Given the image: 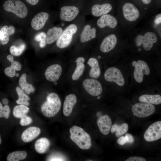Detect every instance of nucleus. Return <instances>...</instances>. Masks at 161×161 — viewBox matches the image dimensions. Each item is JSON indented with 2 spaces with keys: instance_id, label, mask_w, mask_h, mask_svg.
<instances>
[{
  "instance_id": "obj_26",
  "label": "nucleus",
  "mask_w": 161,
  "mask_h": 161,
  "mask_svg": "<svg viewBox=\"0 0 161 161\" xmlns=\"http://www.w3.org/2000/svg\"><path fill=\"white\" fill-rule=\"evenodd\" d=\"M139 100L141 102L152 104L159 105L161 103V96L159 95H144L140 96Z\"/></svg>"
},
{
  "instance_id": "obj_15",
  "label": "nucleus",
  "mask_w": 161,
  "mask_h": 161,
  "mask_svg": "<svg viewBox=\"0 0 161 161\" xmlns=\"http://www.w3.org/2000/svg\"><path fill=\"white\" fill-rule=\"evenodd\" d=\"M117 41V38L115 34L108 35L102 41L100 47V50L104 53L110 51L115 47Z\"/></svg>"
},
{
  "instance_id": "obj_28",
  "label": "nucleus",
  "mask_w": 161,
  "mask_h": 161,
  "mask_svg": "<svg viewBox=\"0 0 161 161\" xmlns=\"http://www.w3.org/2000/svg\"><path fill=\"white\" fill-rule=\"evenodd\" d=\"M1 31L2 32L3 38L1 40V44L2 45H5L7 44L9 40V36L13 35L15 32V29L12 26L8 27L5 25L1 29Z\"/></svg>"
},
{
  "instance_id": "obj_14",
  "label": "nucleus",
  "mask_w": 161,
  "mask_h": 161,
  "mask_svg": "<svg viewBox=\"0 0 161 161\" xmlns=\"http://www.w3.org/2000/svg\"><path fill=\"white\" fill-rule=\"evenodd\" d=\"M97 124L103 134L107 135L109 134L112 127V121L109 116L105 115L100 117L97 120Z\"/></svg>"
},
{
  "instance_id": "obj_34",
  "label": "nucleus",
  "mask_w": 161,
  "mask_h": 161,
  "mask_svg": "<svg viewBox=\"0 0 161 161\" xmlns=\"http://www.w3.org/2000/svg\"><path fill=\"white\" fill-rule=\"evenodd\" d=\"M10 112V109L9 106L6 105L3 107L1 103L0 102V118H8Z\"/></svg>"
},
{
  "instance_id": "obj_1",
  "label": "nucleus",
  "mask_w": 161,
  "mask_h": 161,
  "mask_svg": "<svg viewBox=\"0 0 161 161\" xmlns=\"http://www.w3.org/2000/svg\"><path fill=\"white\" fill-rule=\"evenodd\" d=\"M71 140L80 149L88 150L91 146L90 135L80 127L74 126L69 130Z\"/></svg>"
},
{
  "instance_id": "obj_6",
  "label": "nucleus",
  "mask_w": 161,
  "mask_h": 161,
  "mask_svg": "<svg viewBox=\"0 0 161 161\" xmlns=\"http://www.w3.org/2000/svg\"><path fill=\"white\" fill-rule=\"evenodd\" d=\"M132 64L135 66L134 77L135 80L139 83L142 82L144 75H148L150 73V70L147 64L144 61L139 60L137 62L133 61Z\"/></svg>"
},
{
  "instance_id": "obj_51",
  "label": "nucleus",
  "mask_w": 161,
  "mask_h": 161,
  "mask_svg": "<svg viewBox=\"0 0 161 161\" xmlns=\"http://www.w3.org/2000/svg\"><path fill=\"white\" fill-rule=\"evenodd\" d=\"M1 136L0 135V145L1 144Z\"/></svg>"
},
{
  "instance_id": "obj_40",
  "label": "nucleus",
  "mask_w": 161,
  "mask_h": 161,
  "mask_svg": "<svg viewBox=\"0 0 161 161\" xmlns=\"http://www.w3.org/2000/svg\"><path fill=\"white\" fill-rule=\"evenodd\" d=\"M126 161H146V160L144 158L137 156L130 157L127 159Z\"/></svg>"
},
{
  "instance_id": "obj_47",
  "label": "nucleus",
  "mask_w": 161,
  "mask_h": 161,
  "mask_svg": "<svg viewBox=\"0 0 161 161\" xmlns=\"http://www.w3.org/2000/svg\"><path fill=\"white\" fill-rule=\"evenodd\" d=\"M2 103H3L6 105H7L9 103L8 100L6 98H4L2 100Z\"/></svg>"
},
{
  "instance_id": "obj_33",
  "label": "nucleus",
  "mask_w": 161,
  "mask_h": 161,
  "mask_svg": "<svg viewBox=\"0 0 161 161\" xmlns=\"http://www.w3.org/2000/svg\"><path fill=\"white\" fill-rule=\"evenodd\" d=\"M47 34L44 32H40L37 34L35 37V40L39 42V46L41 48H44L46 45Z\"/></svg>"
},
{
  "instance_id": "obj_27",
  "label": "nucleus",
  "mask_w": 161,
  "mask_h": 161,
  "mask_svg": "<svg viewBox=\"0 0 161 161\" xmlns=\"http://www.w3.org/2000/svg\"><path fill=\"white\" fill-rule=\"evenodd\" d=\"M129 129V126L126 123H124L121 125L115 124L111 128V132L112 133L115 132V135L119 137L126 134Z\"/></svg>"
},
{
  "instance_id": "obj_23",
  "label": "nucleus",
  "mask_w": 161,
  "mask_h": 161,
  "mask_svg": "<svg viewBox=\"0 0 161 161\" xmlns=\"http://www.w3.org/2000/svg\"><path fill=\"white\" fill-rule=\"evenodd\" d=\"M87 64L91 67L89 72L90 76L94 78H98L100 74V70L97 60L95 58H91L89 59Z\"/></svg>"
},
{
  "instance_id": "obj_4",
  "label": "nucleus",
  "mask_w": 161,
  "mask_h": 161,
  "mask_svg": "<svg viewBox=\"0 0 161 161\" xmlns=\"http://www.w3.org/2000/svg\"><path fill=\"white\" fill-rule=\"evenodd\" d=\"M77 30V26L72 24L68 26L63 31L57 40V46L60 48L67 47L71 43L74 35Z\"/></svg>"
},
{
  "instance_id": "obj_48",
  "label": "nucleus",
  "mask_w": 161,
  "mask_h": 161,
  "mask_svg": "<svg viewBox=\"0 0 161 161\" xmlns=\"http://www.w3.org/2000/svg\"><path fill=\"white\" fill-rule=\"evenodd\" d=\"M143 2L145 4H148L150 3L151 0H142Z\"/></svg>"
},
{
  "instance_id": "obj_9",
  "label": "nucleus",
  "mask_w": 161,
  "mask_h": 161,
  "mask_svg": "<svg viewBox=\"0 0 161 161\" xmlns=\"http://www.w3.org/2000/svg\"><path fill=\"white\" fill-rule=\"evenodd\" d=\"M85 90L90 95L97 96L102 93L103 89L101 84L97 80L92 79H86L83 83Z\"/></svg>"
},
{
  "instance_id": "obj_11",
  "label": "nucleus",
  "mask_w": 161,
  "mask_h": 161,
  "mask_svg": "<svg viewBox=\"0 0 161 161\" xmlns=\"http://www.w3.org/2000/svg\"><path fill=\"white\" fill-rule=\"evenodd\" d=\"M123 12L125 18L130 21H135L140 16V12L137 8L130 3L127 2L124 4Z\"/></svg>"
},
{
  "instance_id": "obj_31",
  "label": "nucleus",
  "mask_w": 161,
  "mask_h": 161,
  "mask_svg": "<svg viewBox=\"0 0 161 161\" xmlns=\"http://www.w3.org/2000/svg\"><path fill=\"white\" fill-rule=\"evenodd\" d=\"M27 154L24 151H17L10 154L7 156V161H18L25 159L27 157Z\"/></svg>"
},
{
  "instance_id": "obj_54",
  "label": "nucleus",
  "mask_w": 161,
  "mask_h": 161,
  "mask_svg": "<svg viewBox=\"0 0 161 161\" xmlns=\"http://www.w3.org/2000/svg\"><path fill=\"white\" fill-rule=\"evenodd\" d=\"M100 97H99L98 98H97V99H99V98H100Z\"/></svg>"
},
{
  "instance_id": "obj_3",
  "label": "nucleus",
  "mask_w": 161,
  "mask_h": 161,
  "mask_svg": "<svg viewBox=\"0 0 161 161\" xmlns=\"http://www.w3.org/2000/svg\"><path fill=\"white\" fill-rule=\"evenodd\" d=\"M3 7L6 11L13 12L21 18H25L27 14V7L20 0H17L15 3L10 0H7L4 3Z\"/></svg>"
},
{
  "instance_id": "obj_50",
  "label": "nucleus",
  "mask_w": 161,
  "mask_h": 161,
  "mask_svg": "<svg viewBox=\"0 0 161 161\" xmlns=\"http://www.w3.org/2000/svg\"><path fill=\"white\" fill-rule=\"evenodd\" d=\"M15 76L16 77H18L19 76V74L18 73H16L15 74Z\"/></svg>"
},
{
  "instance_id": "obj_35",
  "label": "nucleus",
  "mask_w": 161,
  "mask_h": 161,
  "mask_svg": "<svg viewBox=\"0 0 161 161\" xmlns=\"http://www.w3.org/2000/svg\"><path fill=\"white\" fill-rule=\"evenodd\" d=\"M4 73L8 76L12 78L15 76L16 70L11 66L6 68L4 70Z\"/></svg>"
},
{
  "instance_id": "obj_44",
  "label": "nucleus",
  "mask_w": 161,
  "mask_h": 161,
  "mask_svg": "<svg viewBox=\"0 0 161 161\" xmlns=\"http://www.w3.org/2000/svg\"><path fill=\"white\" fill-rule=\"evenodd\" d=\"M161 22V14H159L156 17L154 21V23L156 24H159Z\"/></svg>"
},
{
  "instance_id": "obj_16",
  "label": "nucleus",
  "mask_w": 161,
  "mask_h": 161,
  "mask_svg": "<svg viewBox=\"0 0 161 161\" xmlns=\"http://www.w3.org/2000/svg\"><path fill=\"white\" fill-rule=\"evenodd\" d=\"M77 102L76 96L74 94H69L66 97L63 107V113L64 116L68 117L70 115Z\"/></svg>"
},
{
  "instance_id": "obj_29",
  "label": "nucleus",
  "mask_w": 161,
  "mask_h": 161,
  "mask_svg": "<svg viewBox=\"0 0 161 161\" xmlns=\"http://www.w3.org/2000/svg\"><path fill=\"white\" fill-rule=\"evenodd\" d=\"M16 91L18 97V99L16 101V103L19 105L29 106L30 103L28 101L30 100L29 97L19 86L16 88Z\"/></svg>"
},
{
  "instance_id": "obj_25",
  "label": "nucleus",
  "mask_w": 161,
  "mask_h": 161,
  "mask_svg": "<svg viewBox=\"0 0 161 161\" xmlns=\"http://www.w3.org/2000/svg\"><path fill=\"white\" fill-rule=\"evenodd\" d=\"M50 142L47 138L43 137L38 140L35 144V149L38 153L43 154L49 149Z\"/></svg>"
},
{
  "instance_id": "obj_39",
  "label": "nucleus",
  "mask_w": 161,
  "mask_h": 161,
  "mask_svg": "<svg viewBox=\"0 0 161 161\" xmlns=\"http://www.w3.org/2000/svg\"><path fill=\"white\" fill-rule=\"evenodd\" d=\"M11 63V66L13 67L16 70L20 71L21 70V65L18 62L14 61Z\"/></svg>"
},
{
  "instance_id": "obj_24",
  "label": "nucleus",
  "mask_w": 161,
  "mask_h": 161,
  "mask_svg": "<svg viewBox=\"0 0 161 161\" xmlns=\"http://www.w3.org/2000/svg\"><path fill=\"white\" fill-rule=\"evenodd\" d=\"M84 58L82 57L78 58L75 62L76 63V67L72 75V79L73 80H78L83 74L85 68V65L83 63Z\"/></svg>"
},
{
  "instance_id": "obj_37",
  "label": "nucleus",
  "mask_w": 161,
  "mask_h": 161,
  "mask_svg": "<svg viewBox=\"0 0 161 161\" xmlns=\"http://www.w3.org/2000/svg\"><path fill=\"white\" fill-rule=\"evenodd\" d=\"M27 75L25 73L23 74L20 78L18 81V84L21 89L23 90L26 84L27 83L26 80Z\"/></svg>"
},
{
  "instance_id": "obj_45",
  "label": "nucleus",
  "mask_w": 161,
  "mask_h": 161,
  "mask_svg": "<svg viewBox=\"0 0 161 161\" xmlns=\"http://www.w3.org/2000/svg\"><path fill=\"white\" fill-rule=\"evenodd\" d=\"M28 3L30 4L35 5L37 4L39 0H25Z\"/></svg>"
},
{
  "instance_id": "obj_43",
  "label": "nucleus",
  "mask_w": 161,
  "mask_h": 161,
  "mask_svg": "<svg viewBox=\"0 0 161 161\" xmlns=\"http://www.w3.org/2000/svg\"><path fill=\"white\" fill-rule=\"evenodd\" d=\"M48 160L49 161H64V159L63 157H61L57 155L52 156H51L48 159Z\"/></svg>"
},
{
  "instance_id": "obj_32",
  "label": "nucleus",
  "mask_w": 161,
  "mask_h": 161,
  "mask_svg": "<svg viewBox=\"0 0 161 161\" xmlns=\"http://www.w3.org/2000/svg\"><path fill=\"white\" fill-rule=\"evenodd\" d=\"M25 47L26 46L24 44H21L18 47L13 45L10 47V52L13 55L16 56H19L25 50Z\"/></svg>"
},
{
  "instance_id": "obj_2",
  "label": "nucleus",
  "mask_w": 161,
  "mask_h": 161,
  "mask_svg": "<svg viewBox=\"0 0 161 161\" xmlns=\"http://www.w3.org/2000/svg\"><path fill=\"white\" fill-rule=\"evenodd\" d=\"M61 106L60 99L55 93L52 92L47 96V100L41 105V111L45 116L50 117L56 115Z\"/></svg>"
},
{
  "instance_id": "obj_36",
  "label": "nucleus",
  "mask_w": 161,
  "mask_h": 161,
  "mask_svg": "<svg viewBox=\"0 0 161 161\" xmlns=\"http://www.w3.org/2000/svg\"><path fill=\"white\" fill-rule=\"evenodd\" d=\"M20 121V124L23 126L30 124L32 122V119L30 117L26 115L21 117Z\"/></svg>"
},
{
  "instance_id": "obj_7",
  "label": "nucleus",
  "mask_w": 161,
  "mask_h": 161,
  "mask_svg": "<svg viewBox=\"0 0 161 161\" xmlns=\"http://www.w3.org/2000/svg\"><path fill=\"white\" fill-rule=\"evenodd\" d=\"M161 137V121L154 122L148 128L144 134V139L151 142L157 140Z\"/></svg>"
},
{
  "instance_id": "obj_19",
  "label": "nucleus",
  "mask_w": 161,
  "mask_h": 161,
  "mask_svg": "<svg viewBox=\"0 0 161 161\" xmlns=\"http://www.w3.org/2000/svg\"><path fill=\"white\" fill-rule=\"evenodd\" d=\"M41 130L38 127L32 126L25 130L21 135L22 140L26 143L29 142L36 138L40 134Z\"/></svg>"
},
{
  "instance_id": "obj_12",
  "label": "nucleus",
  "mask_w": 161,
  "mask_h": 161,
  "mask_svg": "<svg viewBox=\"0 0 161 161\" xmlns=\"http://www.w3.org/2000/svg\"><path fill=\"white\" fill-rule=\"evenodd\" d=\"M79 10L74 6H64L61 9L60 17L62 20L70 21L73 20L79 13Z\"/></svg>"
},
{
  "instance_id": "obj_38",
  "label": "nucleus",
  "mask_w": 161,
  "mask_h": 161,
  "mask_svg": "<svg viewBox=\"0 0 161 161\" xmlns=\"http://www.w3.org/2000/svg\"><path fill=\"white\" fill-rule=\"evenodd\" d=\"M23 90L27 94L32 93L35 91V88L30 83H27L25 85Z\"/></svg>"
},
{
  "instance_id": "obj_53",
  "label": "nucleus",
  "mask_w": 161,
  "mask_h": 161,
  "mask_svg": "<svg viewBox=\"0 0 161 161\" xmlns=\"http://www.w3.org/2000/svg\"><path fill=\"white\" fill-rule=\"evenodd\" d=\"M98 59H100L101 58V56H99L98 57Z\"/></svg>"
},
{
  "instance_id": "obj_20",
  "label": "nucleus",
  "mask_w": 161,
  "mask_h": 161,
  "mask_svg": "<svg viewBox=\"0 0 161 161\" xmlns=\"http://www.w3.org/2000/svg\"><path fill=\"white\" fill-rule=\"evenodd\" d=\"M111 5L109 3L95 4L92 7L91 12L95 16L99 17L107 14L112 9Z\"/></svg>"
},
{
  "instance_id": "obj_17",
  "label": "nucleus",
  "mask_w": 161,
  "mask_h": 161,
  "mask_svg": "<svg viewBox=\"0 0 161 161\" xmlns=\"http://www.w3.org/2000/svg\"><path fill=\"white\" fill-rule=\"evenodd\" d=\"M49 14L45 12H41L36 14L32 19L31 25L35 30H39L42 28L47 21Z\"/></svg>"
},
{
  "instance_id": "obj_52",
  "label": "nucleus",
  "mask_w": 161,
  "mask_h": 161,
  "mask_svg": "<svg viewBox=\"0 0 161 161\" xmlns=\"http://www.w3.org/2000/svg\"><path fill=\"white\" fill-rule=\"evenodd\" d=\"M17 1V0H12L13 2L14 3H15Z\"/></svg>"
},
{
  "instance_id": "obj_10",
  "label": "nucleus",
  "mask_w": 161,
  "mask_h": 161,
  "mask_svg": "<svg viewBox=\"0 0 161 161\" xmlns=\"http://www.w3.org/2000/svg\"><path fill=\"white\" fill-rule=\"evenodd\" d=\"M141 38H138L136 41L137 46L143 44V47L146 51L150 50L153 46L154 43H156L157 40L156 35L152 32H146L143 36L140 35Z\"/></svg>"
},
{
  "instance_id": "obj_42",
  "label": "nucleus",
  "mask_w": 161,
  "mask_h": 161,
  "mask_svg": "<svg viewBox=\"0 0 161 161\" xmlns=\"http://www.w3.org/2000/svg\"><path fill=\"white\" fill-rule=\"evenodd\" d=\"M118 143L120 145H123L127 143L126 138L124 136H122L119 137L117 141Z\"/></svg>"
},
{
  "instance_id": "obj_18",
  "label": "nucleus",
  "mask_w": 161,
  "mask_h": 161,
  "mask_svg": "<svg viewBox=\"0 0 161 161\" xmlns=\"http://www.w3.org/2000/svg\"><path fill=\"white\" fill-rule=\"evenodd\" d=\"M117 23V21L114 17L107 14L101 16L97 21V25L100 28L108 26L111 28H114Z\"/></svg>"
},
{
  "instance_id": "obj_41",
  "label": "nucleus",
  "mask_w": 161,
  "mask_h": 161,
  "mask_svg": "<svg viewBox=\"0 0 161 161\" xmlns=\"http://www.w3.org/2000/svg\"><path fill=\"white\" fill-rule=\"evenodd\" d=\"M126 140L127 143H133L134 140L133 136L130 134H126L125 136Z\"/></svg>"
},
{
  "instance_id": "obj_5",
  "label": "nucleus",
  "mask_w": 161,
  "mask_h": 161,
  "mask_svg": "<svg viewBox=\"0 0 161 161\" xmlns=\"http://www.w3.org/2000/svg\"><path fill=\"white\" fill-rule=\"evenodd\" d=\"M132 111L133 115L139 117H145L151 115L155 111L154 106L145 103H137L133 106Z\"/></svg>"
},
{
  "instance_id": "obj_49",
  "label": "nucleus",
  "mask_w": 161,
  "mask_h": 161,
  "mask_svg": "<svg viewBox=\"0 0 161 161\" xmlns=\"http://www.w3.org/2000/svg\"><path fill=\"white\" fill-rule=\"evenodd\" d=\"M3 38V35L1 31V30H0V40H2Z\"/></svg>"
},
{
  "instance_id": "obj_30",
  "label": "nucleus",
  "mask_w": 161,
  "mask_h": 161,
  "mask_svg": "<svg viewBox=\"0 0 161 161\" xmlns=\"http://www.w3.org/2000/svg\"><path fill=\"white\" fill-rule=\"evenodd\" d=\"M29 108L26 106L20 105L15 106L13 111L14 116L16 118H21L26 115Z\"/></svg>"
},
{
  "instance_id": "obj_21",
  "label": "nucleus",
  "mask_w": 161,
  "mask_h": 161,
  "mask_svg": "<svg viewBox=\"0 0 161 161\" xmlns=\"http://www.w3.org/2000/svg\"><path fill=\"white\" fill-rule=\"evenodd\" d=\"M96 31V29L94 27L92 28L90 25L87 24L85 25L80 35V41L85 42L95 38Z\"/></svg>"
},
{
  "instance_id": "obj_22",
  "label": "nucleus",
  "mask_w": 161,
  "mask_h": 161,
  "mask_svg": "<svg viewBox=\"0 0 161 161\" xmlns=\"http://www.w3.org/2000/svg\"><path fill=\"white\" fill-rule=\"evenodd\" d=\"M63 29L61 27H54L49 29L47 32L46 42L50 44L57 40L62 32Z\"/></svg>"
},
{
  "instance_id": "obj_13",
  "label": "nucleus",
  "mask_w": 161,
  "mask_h": 161,
  "mask_svg": "<svg viewBox=\"0 0 161 161\" xmlns=\"http://www.w3.org/2000/svg\"><path fill=\"white\" fill-rule=\"evenodd\" d=\"M62 71V68L60 65L54 64L50 66L47 69L44 75L47 80L55 82L59 79Z\"/></svg>"
},
{
  "instance_id": "obj_46",
  "label": "nucleus",
  "mask_w": 161,
  "mask_h": 161,
  "mask_svg": "<svg viewBox=\"0 0 161 161\" xmlns=\"http://www.w3.org/2000/svg\"><path fill=\"white\" fill-rule=\"evenodd\" d=\"M7 58L11 62L14 61V58L11 55H8L7 56Z\"/></svg>"
},
{
  "instance_id": "obj_8",
  "label": "nucleus",
  "mask_w": 161,
  "mask_h": 161,
  "mask_svg": "<svg viewBox=\"0 0 161 161\" xmlns=\"http://www.w3.org/2000/svg\"><path fill=\"white\" fill-rule=\"evenodd\" d=\"M105 79L109 82H114L120 86L125 83L124 78L120 70L115 67H111L107 69L104 74Z\"/></svg>"
}]
</instances>
